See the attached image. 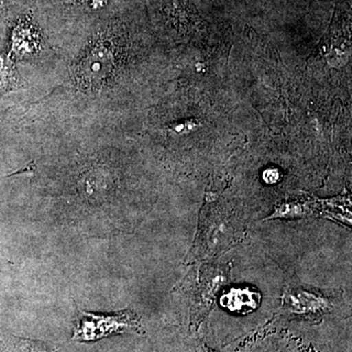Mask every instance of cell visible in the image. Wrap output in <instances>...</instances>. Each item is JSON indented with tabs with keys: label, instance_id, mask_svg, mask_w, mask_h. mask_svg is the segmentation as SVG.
I'll use <instances>...</instances> for the list:
<instances>
[{
	"label": "cell",
	"instance_id": "obj_1",
	"mask_svg": "<svg viewBox=\"0 0 352 352\" xmlns=\"http://www.w3.org/2000/svg\"><path fill=\"white\" fill-rule=\"evenodd\" d=\"M243 236L244 229L240 219L219 208H208L201 219L191 259L199 261L215 258L237 245Z\"/></svg>",
	"mask_w": 352,
	"mask_h": 352
},
{
	"label": "cell",
	"instance_id": "obj_2",
	"mask_svg": "<svg viewBox=\"0 0 352 352\" xmlns=\"http://www.w3.org/2000/svg\"><path fill=\"white\" fill-rule=\"evenodd\" d=\"M126 333L144 335L140 318L131 309L111 314H97L80 310L76 316L73 340L94 342Z\"/></svg>",
	"mask_w": 352,
	"mask_h": 352
},
{
	"label": "cell",
	"instance_id": "obj_3",
	"mask_svg": "<svg viewBox=\"0 0 352 352\" xmlns=\"http://www.w3.org/2000/svg\"><path fill=\"white\" fill-rule=\"evenodd\" d=\"M337 298L333 292L300 286L287 289L283 302L289 314L302 319L317 320L324 314L332 311Z\"/></svg>",
	"mask_w": 352,
	"mask_h": 352
},
{
	"label": "cell",
	"instance_id": "obj_4",
	"mask_svg": "<svg viewBox=\"0 0 352 352\" xmlns=\"http://www.w3.org/2000/svg\"><path fill=\"white\" fill-rule=\"evenodd\" d=\"M113 68V55L110 48L99 45L88 52L78 65V78L87 87H96L107 80Z\"/></svg>",
	"mask_w": 352,
	"mask_h": 352
},
{
	"label": "cell",
	"instance_id": "obj_5",
	"mask_svg": "<svg viewBox=\"0 0 352 352\" xmlns=\"http://www.w3.org/2000/svg\"><path fill=\"white\" fill-rule=\"evenodd\" d=\"M261 296L256 289L232 288L222 296L220 302L229 311L238 314H247L256 310L261 303Z\"/></svg>",
	"mask_w": 352,
	"mask_h": 352
},
{
	"label": "cell",
	"instance_id": "obj_6",
	"mask_svg": "<svg viewBox=\"0 0 352 352\" xmlns=\"http://www.w3.org/2000/svg\"><path fill=\"white\" fill-rule=\"evenodd\" d=\"M226 274L223 270L212 271L207 277L204 278L203 283L198 289V311H208L214 296L219 293L220 287L223 285Z\"/></svg>",
	"mask_w": 352,
	"mask_h": 352
},
{
	"label": "cell",
	"instance_id": "obj_7",
	"mask_svg": "<svg viewBox=\"0 0 352 352\" xmlns=\"http://www.w3.org/2000/svg\"><path fill=\"white\" fill-rule=\"evenodd\" d=\"M18 82L15 67L9 58L0 55V94L9 91Z\"/></svg>",
	"mask_w": 352,
	"mask_h": 352
},
{
	"label": "cell",
	"instance_id": "obj_8",
	"mask_svg": "<svg viewBox=\"0 0 352 352\" xmlns=\"http://www.w3.org/2000/svg\"><path fill=\"white\" fill-rule=\"evenodd\" d=\"M8 349L10 352H56L45 342L21 338L9 339Z\"/></svg>",
	"mask_w": 352,
	"mask_h": 352
},
{
	"label": "cell",
	"instance_id": "obj_9",
	"mask_svg": "<svg viewBox=\"0 0 352 352\" xmlns=\"http://www.w3.org/2000/svg\"><path fill=\"white\" fill-rule=\"evenodd\" d=\"M198 352H217L212 351V349H207V347H201V349H199Z\"/></svg>",
	"mask_w": 352,
	"mask_h": 352
}]
</instances>
